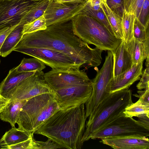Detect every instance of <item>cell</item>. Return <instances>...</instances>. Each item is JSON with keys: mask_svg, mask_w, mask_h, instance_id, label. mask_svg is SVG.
Here are the masks:
<instances>
[{"mask_svg": "<svg viewBox=\"0 0 149 149\" xmlns=\"http://www.w3.org/2000/svg\"><path fill=\"white\" fill-rule=\"evenodd\" d=\"M33 134L15 127H12L6 132L0 139V147L12 145L26 140Z\"/></svg>", "mask_w": 149, "mask_h": 149, "instance_id": "20", "label": "cell"}, {"mask_svg": "<svg viewBox=\"0 0 149 149\" xmlns=\"http://www.w3.org/2000/svg\"><path fill=\"white\" fill-rule=\"evenodd\" d=\"M128 117H137L144 114H149V104H145L137 101L127 107L123 112Z\"/></svg>", "mask_w": 149, "mask_h": 149, "instance_id": "27", "label": "cell"}, {"mask_svg": "<svg viewBox=\"0 0 149 149\" xmlns=\"http://www.w3.org/2000/svg\"><path fill=\"white\" fill-rule=\"evenodd\" d=\"M149 0H145L138 19L145 27L149 24Z\"/></svg>", "mask_w": 149, "mask_h": 149, "instance_id": "33", "label": "cell"}, {"mask_svg": "<svg viewBox=\"0 0 149 149\" xmlns=\"http://www.w3.org/2000/svg\"><path fill=\"white\" fill-rule=\"evenodd\" d=\"M9 102V100L0 93V113L2 111Z\"/></svg>", "mask_w": 149, "mask_h": 149, "instance_id": "40", "label": "cell"}, {"mask_svg": "<svg viewBox=\"0 0 149 149\" xmlns=\"http://www.w3.org/2000/svg\"><path fill=\"white\" fill-rule=\"evenodd\" d=\"M86 118L85 104L59 109L34 134L46 136L63 148L80 149L83 145Z\"/></svg>", "mask_w": 149, "mask_h": 149, "instance_id": "2", "label": "cell"}, {"mask_svg": "<svg viewBox=\"0 0 149 149\" xmlns=\"http://www.w3.org/2000/svg\"><path fill=\"white\" fill-rule=\"evenodd\" d=\"M13 51L36 58L53 70H68L79 69L81 66L69 56L52 49L22 47L15 48Z\"/></svg>", "mask_w": 149, "mask_h": 149, "instance_id": "8", "label": "cell"}, {"mask_svg": "<svg viewBox=\"0 0 149 149\" xmlns=\"http://www.w3.org/2000/svg\"><path fill=\"white\" fill-rule=\"evenodd\" d=\"M56 2L60 3H68L71 2L79 1L80 0H54Z\"/></svg>", "mask_w": 149, "mask_h": 149, "instance_id": "41", "label": "cell"}, {"mask_svg": "<svg viewBox=\"0 0 149 149\" xmlns=\"http://www.w3.org/2000/svg\"><path fill=\"white\" fill-rule=\"evenodd\" d=\"M132 91L129 89L111 93L98 107L85 125L82 141L89 140L93 133L102 128L123 113L132 104Z\"/></svg>", "mask_w": 149, "mask_h": 149, "instance_id": "3", "label": "cell"}, {"mask_svg": "<svg viewBox=\"0 0 149 149\" xmlns=\"http://www.w3.org/2000/svg\"><path fill=\"white\" fill-rule=\"evenodd\" d=\"M113 58L111 51L108 50L104 63L97 71L92 81V89L90 97L85 103L86 117L91 116L98 106L110 94L109 82L113 77Z\"/></svg>", "mask_w": 149, "mask_h": 149, "instance_id": "6", "label": "cell"}, {"mask_svg": "<svg viewBox=\"0 0 149 149\" xmlns=\"http://www.w3.org/2000/svg\"><path fill=\"white\" fill-rule=\"evenodd\" d=\"M133 38L143 43L146 38H149V25L145 27L139 19L136 18L134 25Z\"/></svg>", "mask_w": 149, "mask_h": 149, "instance_id": "30", "label": "cell"}, {"mask_svg": "<svg viewBox=\"0 0 149 149\" xmlns=\"http://www.w3.org/2000/svg\"><path fill=\"white\" fill-rule=\"evenodd\" d=\"M100 142L115 149H149L147 137L116 136L102 139Z\"/></svg>", "mask_w": 149, "mask_h": 149, "instance_id": "15", "label": "cell"}, {"mask_svg": "<svg viewBox=\"0 0 149 149\" xmlns=\"http://www.w3.org/2000/svg\"><path fill=\"white\" fill-rule=\"evenodd\" d=\"M59 109L54 93H45L28 99L22 108L17 122L18 128L33 133Z\"/></svg>", "mask_w": 149, "mask_h": 149, "instance_id": "5", "label": "cell"}, {"mask_svg": "<svg viewBox=\"0 0 149 149\" xmlns=\"http://www.w3.org/2000/svg\"><path fill=\"white\" fill-rule=\"evenodd\" d=\"M136 17L134 14L128 13L123 9L122 15V25L123 40L128 42L133 38L134 27Z\"/></svg>", "mask_w": 149, "mask_h": 149, "instance_id": "25", "label": "cell"}, {"mask_svg": "<svg viewBox=\"0 0 149 149\" xmlns=\"http://www.w3.org/2000/svg\"><path fill=\"white\" fill-rule=\"evenodd\" d=\"M42 0H0V30L17 25Z\"/></svg>", "mask_w": 149, "mask_h": 149, "instance_id": "10", "label": "cell"}, {"mask_svg": "<svg viewBox=\"0 0 149 149\" xmlns=\"http://www.w3.org/2000/svg\"><path fill=\"white\" fill-rule=\"evenodd\" d=\"M45 48L61 52L81 66L96 67L101 63L102 49L92 48L74 33L72 20L24 34L15 48Z\"/></svg>", "mask_w": 149, "mask_h": 149, "instance_id": "1", "label": "cell"}, {"mask_svg": "<svg viewBox=\"0 0 149 149\" xmlns=\"http://www.w3.org/2000/svg\"><path fill=\"white\" fill-rule=\"evenodd\" d=\"M145 0H123V9L128 13L134 15L138 19Z\"/></svg>", "mask_w": 149, "mask_h": 149, "instance_id": "29", "label": "cell"}, {"mask_svg": "<svg viewBox=\"0 0 149 149\" xmlns=\"http://www.w3.org/2000/svg\"><path fill=\"white\" fill-rule=\"evenodd\" d=\"M111 51L113 58V77L120 74L132 66L131 56L127 49L123 40L115 49Z\"/></svg>", "mask_w": 149, "mask_h": 149, "instance_id": "16", "label": "cell"}, {"mask_svg": "<svg viewBox=\"0 0 149 149\" xmlns=\"http://www.w3.org/2000/svg\"><path fill=\"white\" fill-rule=\"evenodd\" d=\"M125 43L127 49L131 56L133 65H138L146 58H149L146 55L143 42L133 38L130 41L125 42Z\"/></svg>", "mask_w": 149, "mask_h": 149, "instance_id": "22", "label": "cell"}, {"mask_svg": "<svg viewBox=\"0 0 149 149\" xmlns=\"http://www.w3.org/2000/svg\"><path fill=\"white\" fill-rule=\"evenodd\" d=\"M92 89V82L54 91L56 100L59 109L85 104L90 97Z\"/></svg>", "mask_w": 149, "mask_h": 149, "instance_id": "13", "label": "cell"}, {"mask_svg": "<svg viewBox=\"0 0 149 149\" xmlns=\"http://www.w3.org/2000/svg\"><path fill=\"white\" fill-rule=\"evenodd\" d=\"M34 140L33 135L26 140L12 145L1 146L0 148L5 149H34Z\"/></svg>", "mask_w": 149, "mask_h": 149, "instance_id": "31", "label": "cell"}, {"mask_svg": "<svg viewBox=\"0 0 149 149\" xmlns=\"http://www.w3.org/2000/svg\"><path fill=\"white\" fill-rule=\"evenodd\" d=\"M139 98L138 101L147 104H149V88L145 89L144 91H139Z\"/></svg>", "mask_w": 149, "mask_h": 149, "instance_id": "37", "label": "cell"}, {"mask_svg": "<svg viewBox=\"0 0 149 149\" xmlns=\"http://www.w3.org/2000/svg\"><path fill=\"white\" fill-rule=\"evenodd\" d=\"M18 25L6 27L0 30V50L6 37Z\"/></svg>", "mask_w": 149, "mask_h": 149, "instance_id": "36", "label": "cell"}, {"mask_svg": "<svg viewBox=\"0 0 149 149\" xmlns=\"http://www.w3.org/2000/svg\"><path fill=\"white\" fill-rule=\"evenodd\" d=\"M149 67H147L142 72L140 81L136 86L138 89L140 90L143 89L149 88Z\"/></svg>", "mask_w": 149, "mask_h": 149, "instance_id": "35", "label": "cell"}, {"mask_svg": "<svg viewBox=\"0 0 149 149\" xmlns=\"http://www.w3.org/2000/svg\"><path fill=\"white\" fill-rule=\"evenodd\" d=\"M23 26L18 24L6 37L0 50L2 57H6L14 50L23 35Z\"/></svg>", "mask_w": 149, "mask_h": 149, "instance_id": "21", "label": "cell"}, {"mask_svg": "<svg viewBox=\"0 0 149 149\" xmlns=\"http://www.w3.org/2000/svg\"><path fill=\"white\" fill-rule=\"evenodd\" d=\"M106 2L111 10L122 17L123 10L122 0H106Z\"/></svg>", "mask_w": 149, "mask_h": 149, "instance_id": "34", "label": "cell"}, {"mask_svg": "<svg viewBox=\"0 0 149 149\" xmlns=\"http://www.w3.org/2000/svg\"><path fill=\"white\" fill-rule=\"evenodd\" d=\"M0 62H1V61H0Z\"/></svg>", "mask_w": 149, "mask_h": 149, "instance_id": "42", "label": "cell"}, {"mask_svg": "<svg viewBox=\"0 0 149 149\" xmlns=\"http://www.w3.org/2000/svg\"><path fill=\"white\" fill-rule=\"evenodd\" d=\"M47 27L46 20L44 15L34 20L26 23L23 26L22 33L25 34L45 30Z\"/></svg>", "mask_w": 149, "mask_h": 149, "instance_id": "28", "label": "cell"}, {"mask_svg": "<svg viewBox=\"0 0 149 149\" xmlns=\"http://www.w3.org/2000/svg\"><path fill=\"white\" fill-rule=\"evenodd\" d=\"M105 1H106V0H105Z\"/></svg>", "mask_w": 149, "mask_h": 149, "instance_id": "43", "label": "cell"}, {"mask_svg": "<svg viewBox=\"0 0 149 149\" xmlns=\"http://www.w3.org/2000/svg\"><path fill=\"white\" fill-rule=\"evenodd\" d=\"M44 74L42 71L36 72L18 84L6 98L9 101L24 100L42 94L54 93V91L46 82Z\"/></svg>", "mask_w": 149, "mask_h": 149, "instance_id": "9", "label": "cell"}, {"mask_svg": "<svg viewBox=\"0 0 149 149\" xmlns=\"http://www.w3.org/2000/svg\"><path fill=\"white\" fill-rule=\"evenodd\" d=\"M36 72L14 73L10 70L6 78L0 84V93L6 98L8 93L20 82Z\"/></svg>", "mask_w": 149, "mask_h": 149, "instance_id": "17", "label": "cell"}, {"mask_svg": "<svg viewBox=\"0 0 149 149\" xmlns=\"http://www.w3.org/2000/svg\"><path fill=\"white\" fill-rule=\"evenodd\" d=\"M102 0H88V2L90 7L93 9L98 10L101 8Z\"/></svg>", "mask_w": 149, "mask_h": 149, "instance_id": "38", "label": "cell"}, {"mask_svg": "<svg viewBox=\"0 0 149 149\" xmlns=\"http://www.w3.org/2000/svg\"><path fill=\"white\" fill-rule=\"evenodd\" d=\"M86 0L60 3L50 0L44 14L47 26L71 20L81 13Z\"/></svg>", "mask_w": 149, "mask_h": 149, "instance_id": "11", "label": "cell"}, {"mask_svg": "<svg viewBox=\"0 0 149 149\" xmlns=\"http://www.w3.org/2000/svg\"><path fill=\"white\" fill-rule=\"evenodd\" d=\"M138 120L146 127L149 128V114H144L137 117Z\"/></svg>", "mask_w": 149, "mask_h": 149, "instance_id": "39", "label": "cell"}, {"mask_svg": "<svg viewBox=\"0 0 149 149\" xmlns=\"http://www.w3.org/2000/svg\"><path fill=\"white\" fill-rule=\"evenodd\" d=\"M50 0H42L32 8L18 24H24L33 21L44 15Z\"/></svg>", "mask_w": 149, "mask_h": 149, "instance_id": "24", "label": "cell"}, {"mask_svg": "<svg viewBox=\"0 0 149 149\" xmlns=\"http://www.w3.org/2000/svg\"><path fill=\"white\" fill-rule=\"evenodd\" d=\"M28 100L9 101L0 113V119L9 123L12 127H15L20 111Z\"/></svg>", "mask_w": 149, "mask_h": 149, "instance_id": "18", "label": "cell"}, {"mask_svg": "<svg viewBox=\"0 0 149 149\" xmlns=\"http://www.w3.org/2000/svg\"><path fill=\"white\" fill-rule=\"evenodd\" d=\"M143 63L134 65L123 73L113 77L109 82L111 93L129 89L135 82L139 80L142 73Z\"/></svg>", "mask_w": 149, "mask_h": 149, "instance_id": "14", "label": "cell"}, {"mask_svg": "<svg viewBox=\"0 0 149 149\" xmlns=\"http://www.w3.org/2000/svg\"><path fill=\"white\" fill-rule=\"evenodd\" d=\"M44 77L47 84L54 91L92 82L86 72L79 69L68 70L52 69L44 73Z\"/></svg>", "mask_w": 149, "mask_h": 149, "instance_id": "12", "label": "cell"}, {"mask_svg": "<svg viewBox=\"0 0 149 149\" xmlns=\"http://www.w3.org/2000/svg\"><path fill=\"white\" fill-rule=\"evenodd\" d=\"M149 136V128L123 113L104 127L92 134L88 139L116 136L147 137Z\"/></svg>", "mask_w": 149, "mask_h": 149, "instance_id": "7", "label": "cell"}, {"mask_svg": "<svg viewBox=\"0 0 149 149\" xmlns=\"http://www.w3.org/2000/svg\"><path fill=\"white\" fill-rule=\"evenodd\" d=\"M101 8L105 15L115 36L123 40L122 17L111 10L107 6L105 0H102Z\"/></svg>", "mask_w": 149, "mask_h": 149, "instance_id": "19", "label": "cell"}, {"mask_svg": "<svg viewBox=\"0 0 149 149\" xmlns=\"http://www.w3.org/2000/svg\"><path fill=\"white\" fill-rule=\"evenodd\" d=\"M63 148L50 139L45 141L34 140V149H57Z\"/></svg>", "mask_w": 149, "mask_h": 149, "instance_id": "32", "label": "cell"}, {"mask_svg": "<svg viewBox=\"0 0 149 149\" xmlns=\"http://www.w3.org/2000/svg\"><path fill=\"white\" fill-rule=\"evenodd\" d=\"M73 31L81 40L103 50L115 49L123 40L116 37L95 18L80 13L72 19Z\"/></svg>", "mask_w": 149, "mask_h": 149, "instance_id": "4", "label": "cell"}, {"mask_svg": "<svg viewBox=\"0 0 149 149\" xmlns=\"http://www.w3.org/2000/svg\"><path fill=\"white\" fill-rule=\"evenodd\" d=\"M80 13L95 18L102 24L111 33L114 35L107 18L102 8L98 10L93 9L88 4V0H86L85 6L81 10Z\"/></svg>", "mask_w": 149, "mask_h": 149, "instance_id": "26", "label": "cell"}, {"mask_svg": "<svg viewBox=\"0 0 149 149\" xmlns=\"http://www.w3.org/2000/svg\"><path fill=\"white\" fill-rule=\"evenodd\" d=\"M46 68L45 64L41 60L33 57L24 58L17 66L11 69L14 73L42 71Z\"/></svg>", "mask_w": 149, "mask_h": 149, "instance_id": "23", "label": "cell"}]
</instances>
